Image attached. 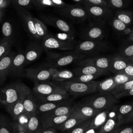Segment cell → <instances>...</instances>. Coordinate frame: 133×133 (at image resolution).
<instances>
[{"instance_id":"1","label":"cell","mask_w":133,"mask_h":133,"mask_svg":"<svg viewBox=\"0 0 133 133\" xmlns=\"http://www.w3.org/2000/svg\"><path fill=\"white\" fill-rule=\"evenodd\" d=\"M30 91V88L22 82L11 83L1 89V103L7 110L14 103Z\"/></svg>"},{"instance_id":"2","label":"cell","mask_w":133,"mask_h":133,"mask_svg":"<svg viewBox=\"0 0 133 133\" xmlns=\"http://www.w3.org/2000/svg\"><path fill=\"white\" fill-rule=\"evenodd\" d=\"M47 51V57L45 63L42 65V68H58L69 65L72 63H75L77 60L86 58L85 55L74 50L66 51L63 52H56L45 50Z\"/></svg>"},{"instance_id":"3","label":"cell","mask_w":133,"mask_h":133,"mask_svg":"<svg viewBox=\"0 0 133 133\" xmlns=\"http://www.w3.org/2000/svg\"><path fill=\"white\" fill-rule=\"evenodd\" d=\"M55 83L63 88L70 95L78 97L98 92L97 87L100 81H92L88 83H82L66 81Z\"/></svg>"},{"instance_id":"4","label":"cell","mask_w":133,"mask_h":133,"mask_svg":"<svg viewBox=\"0 0 133 133\" xmlns=\"http://www.w3.org/2000/svg\"><path fill=\"white\" fill-rule=\"evenodd\" d=\"M81 102L101 111L117 105L119 99L116 98L110 92H97L85 97Z\"/></svg>"},{"instance_id":"5","label":"cell","mask_w":133,"mask_h":133,"mask_svg":"<svg viewBox=\"0 0 133 133\" xmlns=\"http://www.w3.org/2000/svg\"><path fill=\"white\" fill-rule=\"evenodd\" d=\"M110 49L108 43L104 40H81L76 43L74 50L88 57L98 56L108 51Z\"/></svg>"},{"instance_id":"6","label":"cell","mask_w":133,"mask_h":133,"mask_svg":"<svg viewBox=\"0 0 133 133\" xmlns=\"http://www.w3.org/2000/svg\"><path fill=\"white\" fill-rule=\"evenodd\" d=\"M105 24V23L95 21L90 23L81 30V40L103 41L106 36Z\"/></svg>"},{"instance_id":"7","label":"cell","mask_w":133,"mask_h":133,"mask_svg":"<svg viewBox=\"0 0 133 133\" xmlns=\"http://www.w3.org/2000/svg\"><path fill=\"white\" fill-rule=\"evenodd\" d=\"M41 44L45 50L54 49L66 51L74 50L76 44L74 41L64 40L49 33L41 40Z\"/></svg>"},{"instance_id":"8","label":"cell","mask_w":133,"mask_h":133,"mask_svg":"<svg viewBox=\"0 0 133 133\" xmlns=\"http://www.w3.org/2000/svg\"><path fill=\"white\" fill-rule=\"evenodd\" d=\"M57 10L62 16L75 23L83 22L88 18L84 6L79 4H66L62 8Z\"/></svg>"},{"instance_id":"9","label":"cell","mask_w":133,"mask_h":133,"mask_svg":"<svg viewBox=\"0 0 133 133\" xmlns=\"http://www.w3.org/2000/svg\"><path fill=\"white\" fill-rule=\"evenodd\" d=\"M88 18L95 22L106 23L113 17L112 9L108 6L84 5Z\"/></svg>"},{"instance_id":"10","label":"cell","mask_w":133,"mask_h":133,"mask_svg":"<svg viewBox=\"0 0 133 133\" xmlns=\"http://www.w3.org/2000/svg\"><path fill=\"white\" fill-rule=\"evenodd\" d=\"M32 92L36 98L46 96L55 93L67 92L63 88L50 81L47 82L34 83Z\"/></svg>"},{"instance_id":"11","label":"cell","mask_w":133,"mask_h":133,"mask_svg":"<svg viewBox=\"0 0 133 133\" xmlns=\"http://www.w3.org/2000/svg\"><path fill=\"white\" fill-rule=\"evenodd\" d=\"M39 17L44 23L57 28L64 33L75 36V30L68 21L51 15H40Z\"/></svg>"},{"instance_id":"12","label":"cell","mask_w":133,"mask_h":133,"mask_svg":"<svg viewBox=\"0 0 133 133\" xmlns=\"http://www.w3.org/2000/svg\"><path fill=\"white\" fill-rule=\"evenodd\" d=\"M55 69L52 68H28L25 69V74L28 78L34 83L47 82L51 79Z\"/></svg>"},{"instance_id":"13","label":"cell","mask_w":133,"mask_h":133,"mask_svg":"<svg viewBox=\"0 0 133 133\" xmlns=\"http://www.w3.org/2000/svg\"><path fill=\"white\" fill-rule=\"evenodd\" d=\"M111 56H95L77 60L74 63L78 66L91 65L107 70L110 72Z\"/></svg>"},{"instance_id":"14","label":"cell","mask_w":133,"mask_h":133,"mask_svg":"<svg viewBox=\"0 0 133 133\" xmlns=\"http://www.w3.org/2000/svg\"><path fill=\"white\" fill-rule=\"evenodd\" d=\"M17 12L22 21L23 26L28 35L35 40L39 41L37 35L34 21V17H32L30 12L24 7L14 6Z\"/></svg>"},{"instance_id":"15","label":"cell","mask_w":133,"mask_h":133,"mask_svg":"<svg viewBox=\"0 0 133 133\" xmlns=\"http://www.w3.org/2000/svg\"><path fill=\"white\" fill-rule=\"evenodd\" d=\"M16 122L22 125L29 133H37L43 127L39 116L37 113L29 116L24 113Z\"/></svg>"},{"instance_id":"16","label":"cell","mask_w":133,"mask_h":133,"mask_svg":"<svg viewBox=\"0 0 133 133\" xmlns=\"http://www.w3.org/2000/svg\"><path fill=\"white\" fill-rule=\"evenodd\" d=\"M25 57L24 52L19 51L16 54L11 66L9 75L12 77L25 76Z\"/></svg>"},{"instance_id":"17","label":"cell","mask_w":133,"mask_h":133,"mask_svg":"<svg viewBox=\"0 0 133 133\" xmlns=\"http://www.w3.org/2000/svg\"><path fill=\"white\" fill-rule=\"evenodd\" d=\"M115 106L111 109L107 121L101 127L98 133H113L120 126Z\"/></svg>"},{"instance_id":"18","label":"cell","mask_w":133,"mask_h":133,"mask_svg":"<svg viewBox=\"0 0 133 133\" xmlns=\"http://www.w3.org/2000/svg\"><path fill=\"white\" fill-rule=\"evenodd\" d=\"M44 50V47L41 44L36 42L29 43L24 51L25 65L37 60L41 56Z\"/></svg>"},{"instance_id":"19","label":"cell","mask_w":133,"mask_h":133,"mask_svg":"<svg viewBox=\"0 0 133 133\" xmlns=\"http://www.w3.org/2000/svg\"><path fill=\"white\" fill-rule=\"evenodd\" d=\"M16 52L11 51L9 54L0 59V83L2 85L9 73Z\"/></svg>"},{"instance_id":"20","label":"cell","mask_w":133,"mask_h":133,"mask_svg":"<svg viewBox=\"0 0 133 133\" xmlns=\"http://www.w3.org/2000/svg\"><path fill=\"white\" fill-rule=\"evenodd\" d=\"M73 111L86 120L94 117L98 113L101 112L81 101L73 104Z\"/></svg>"},{"instance_id":"21","label":"cell","mask_w":133,"mask_h":133,"mask_svg":"<svg viewBox=\"0 0 133 133\" xmlns=\"http://www.w3.org/2000/svg\"><path fill=\"white\" fill-rule=\"evenodd\" d=\"M129 64H130L129 59L122 57L117 53L111 56L110 71L114 74L119 73L123 70Z\"/></svg>"},{"instance_id":"22","label":"cell","mask_w":133,"mask_h":133,"mask_svg":"<svg viewBox=\"0 0 133 133\" xmlns=\"http://www.w3.org/2000/svg\"><path fill=\"white\" fill-rule=\"evenodd\" d=\"M23 103L25 113L31 116L36 113L37 108L38 105V100L33 94L32 90L28 92L23 97Z\"/></svg>"},{"instance_id":"23","label":"cell","mask_w":133,"mask_h":133,"mask_svg":"<svg viewBox=\"0 0 133 133\" xmlns=\"http://www.w3.org/2000/svg\"><path fill=\"white\" fill-rule=\"evenodd\" d=\"M71 99L59 102H48L38 103L36 113L39 116L48 111H51L59 107L67 105H72Z\"/></svg>"},{"instance_id":"24","label":"cell","mask_w":133,"mask_h":133,"mask_svg":"<svg viewBox=\"0 0 133 133\" xmlns=\"http://www.w3.org/2000/svg\"><path fill=\"white\" fill-rule=\"evenodd\" d=\"M86 120V119L73 111V113L70 117L63 123L57 128V130H60L61 132L67 131L72 129L75 126Z\"/></svg>"},{"instance_id":"25","label":"cell","mask_w":133,"mask_h":133,"mask_svg":"<svg viewBox=\"0 0 133 133\" xmlns=\"http://www.w3.org/2000/svg\"><path fill=\"white\" fill-rule=\"evenodd\" d=\"M73 105L63 106L45 113L39 116L41 121H42L57 116L68 115L73 111Z\"/></svg>"},{"instance_id":"26","label":"cell","mask_w":133,"mask_h":133,"mask_svg":"<svg viewBox=\"0 0 133 133\" xmlns=\"http://www.w3.org/2000/svg\"><path fill=\"white\" fill-rule=\"evenodd\" d=\"M72 71L75 76L85 74H100L104 75L110 73V72L107 70L91 65L78 66L74 68Z\"/></svg>"},{"instance_id":"27","label":"cell","mask_w":133,"mask_h":133,"mask_svg":"<svg viewBox=\"0 0 133 133\" xmlns=\"http://www.w3.org/2000/svg\"><path fill=\"white\" fill-rule=\"evenodd\" d=\"M66 4L63 0H33V6L39 9L51 7L58 9Z\"/></svg>"},{"instance_id":"28","label":"cell","mask_w":133,"mask_h":133,"mask_svg":"<svg viewBox=\"0 0 133 133\" xmlns=\"http://www.w3.org/2000/svg\"><path fill=\"white\" fill-rule=\"evenodd\" d=\"M24 96L20 98L16 102L14 103L7 110V112L11 115L13 121H17L19 117L25 113L23 103V99Z\"/></svg>"},{"instance_id":"29","label":"cell","mask_w":133,"mask_h":133,"mask_svg":"<svg viewBox=\"0 0 133 133\" xmlns=\"http://www.w3.org/2000/svg\"><path fill=\"white\" fill-rule=\"evenodd\" d=\"M72 113H73V111L70 114L66 115L57 116V117L49 118L46 120L42 121L41 123L42 124V127L44 128L52 127L57 129V128L63 123H64L66 120H67L70 117V116L71 115Z\"/></svg>"},{"instance_id":"30","label":"cell","mask_w":133,"mask_h":133,"mask_svg":"<svg viewBox=\"0 0 133 133\" xmlns=\"http://www.w3.org/2000/svg\"><path fill=\"white\" fill-rule=\"evenodd\" d=\"M75 76L73 71L68 70H58L56 69L51 77V79L55 82H64L72 79Z\"/></svg>"},{"instance_id":"31","label":"cell","mask_w":133,"mask_h":133,"mask_svg":"<svg viewBox=\"0 0 133 133\" xmlns=\"http://www.w3.org/2000/svg\"><path fill=\"white\" fill-rule=\"evenodd\" d=\"M114 16L128 26L133 25V12L129 10L119 9L114 14Z\"/></svg>"},{"instance_id":"32","label":"cell","mask_w":133,"mask_h":133,"mask_svg":"<svg viewBox=\"0 0 133 133\" xmlns=\"http://www.w3.org/2000/svg\"><path fill=\"white\" fill-rule=\"evenodd\" d=\"M70 95L68 93H55L37 98L40 103L48 102H59L70 100Z\"/></svg>"},{"instance_id":"33","label":"cell","mask_w":133,"mask_h":133,"mask_svg":"<svg viewBox=\"0 0 133 133\" xmlns=\"http://www.w3.org/2000/svg\"><path fill=\"white\" fill-rule=\"evenodd\" d=\"M116 86L117 84L113 76L110 77L100 82L97 87V91L100 92H111Z\"/></svg>"},{"instance_id":"34","label":"cell","mask_w":133,"mask_h":133,"mask_svg":"<svg viewBox=\"0 0 133 133\" xmlns=\"http://www.w3.org/2000/svg\"><path fill=\"white\" fill-rule=\"evenodd\" d=\"M111 109L104 110L98 113L94 117H93L92 123L89 127L96 128H101L107 121Z\"/></svg>"},{"instance_id":"35","label":"cell","mask_w":133,"mask_h":133,"mask_svg":"<svg viewBox=\"0 0 133 133\" xmlns=\"http://www.w3.org/2000/svg\"><path fill=\"white\" fill-rule=\"evenodd\" d=\"M117 114L119 119L120 123L123 119H124L132 110L133 109V102L127 103L121 105H116L115 106Z\"/></svg>"},{"instance_id":"36","label":"cell","mask_w":133,"mask_h":133,"mask_svg":"<svg viewBox=\"0 0 133 133\" xmlns=\"http://www.w3.org/2000/svg\"><path fill=\"white\" fill-rule=\"evenodd\" d=\"M3 37L14 42L15 38V31L12 24L8 21L4 22L2 26Z\"/></svg>"},{"instance_id":"37","label":"cell","mask_w":133,"mask_h":133,"mask_svg":"<svg viewBox=\"0 0 133 133\" xmlns=\"http://www.w3.org/2000/svg\"><path fill=\"white\" fill-rule=\"evenodd\" d=\"M34 21L35 31L39 41H41L49 33L48 29L44 23L39 19L34 17Z\"/></svg>"},{"instance_id":"38","label":"cell","mask_w":133,"mask_h":133,"mask_svg":"<svg viewBox=\"0 0 133 133\" xmlns=\"http://www.w3.org/2000/svg\"><path fill=\"white\" fill-rule=\"evenodd\" d=\"M132 89H133V79L116 86L111 92L116 98L118 99L122 94Z\"/></svg>"},{"instance_id":"39","label":"cell","mask_w":133,"mask_h":133,"mask_svg":"<svg viewBox=\"0 0 133 133\" xmlns=\"http://www.w3.org/2000/svg\"><path fill=\"white\" fill-rule=\"evenodd\" d=\"M117 54L130 60L133 57V42H127L123 44Z\"/></svg>"},{"instance_id":"40","label":"cell","mask_w":133,"mask_h":133,"mask_svg":"<svg viewBox=\"0 0 133 133\" xmlns=\"http://www.w3.org/2000/svg\"><path fill=\"white\" fill-rule=\"evenodd\" d=\"M109 23L114 30L119 33H124L125 31L130 27L119 20L114 16H113L112 19L110 20Z\"/></svg>"},{"instance_id":"41","label":"cell","mask_w":133,"mask_h":133,"mask_svg":"<svg viewBox=\"0 0 133 133\" xmlns=\"http://www.w3.org/2000/svg\"><path fill=\"white\" fill-rule=\"evenodd\" d=\"M14 42L6 38H2L0 42V59L9 54L11 51V47Z\"/></svg>"},{"instance_id":"42","label":"cell","mask_w":133,"mask_h":133,"mask_svg":"<svg viewBox=\"0 0 133 133\" xmlns=\"http://www.w3.org/2000/svg\"><path fill=\"white\" fill-rule=\"evenodd\" d=\"M93 118L86 120L75 126L72 129L65 131L66 133H84L91 125Z\"/></svg>"},{"instance_id":"43","label":"cell","mask_w":133,"mask_h":133,"mask_svg":"<svg viewBox=\"0 0 133 133\" xmlns=\"http://www.w3.org/2000/svg\"><path fill=\"white\" fill-rule=\"evenodd\" d=\"M0 133H14L11 122L2 114L0 116Z\"/></svg>"},{"instance_id":"44","label":"cell","mask_w":133,"mask_h":133,"mask_svg":"<svg viewBox=\"0 0 133 133\" xmlns=\"http://www.w3.org/2000/svg\"><path fill=\"white\" fill-rule=\"evenodd\" d=\"M102 76L100 74H85L76 75L72 79L69 80L73 82H82V83H88L92 81H95V79Z\"/></svg>"},{"instance_id":"45","label":"cell","mask_w":133,"mask_h":133,"mask_svg":"<svg viewBox=\"0 0 133 133\" xmlns=\"http://www.w3.org/2000/svg\"><path fill=\"white\" fill-rule=\"evenodd\" d=\"M108 5L112 9H121L127 7V0H107Z\"/></svg>"},{"instance_id":"46","label":"cell","mask_w":133,"mask_h":133,"mask_svg":"<svg viewBox=\"0 0 133 133\" xmlns=\"http://www.w3.org/2000/svg\"><path fill=\"white\" fill-rule=\"evenodd\" d=\"M113 133H133V123L120 125Z\"/></svg>"},{"instance_id":"47","label":"cell","mask_w":133,"mask_h":133,"mask_svg":"<svg viewBox=\"0 0 133 133\" xmlns=\"http://www.w3.org/2000/svg\"><path fill=\"white\" fill-rule=\"evenodd\" d=\"M14 6L27 8L33 5V0H11Z\"/></svg>"},{"instance_id":"48","label":"cell","mask_w":133,"mask_h":133,"mask_svg":"<svg viewBox=\"0 0 133 133\" xmlns=\"http://www.w3.org/2000/svg\"><path fill=\"white\" fill-rule=\"evenodd\" d=\"M11 125L14 133H29V132L21 124L16 121H12Z\"/></svg>"},{"instance_id":"49","label":"cell","mask_w":133,"mask_h":133,"mask_svg":"<svg viewBox=\"0 0 133 133\" xmlns=\"http://www.w3.org/2000/svg\"><path fill=\"white\" fill-rule=\"evenodd\" d=\"M11 3V0H0V21L2 22L6 8Z\"/></svg>"},{"instance_id":"50","label":"cell","mask_w":133,"mask_h":133,"mask_svg":"<svg viewBox=\"0 0 133 133\" xmlns=\"http://www.w3.org/2000/svg\"><path fill=\"white\" fill-rule=\"evenodd\" d=\"M84 5L108 6L107 0H84Z\"/></svg>"},{"instance_id":"51","label":"cell","mask_w":133,"mask_h":133,"mask_svg":"<svg viewBox=\"0 0 133 133\" xmlns=\"http://www.w3.org/2000/svg\"><path fill=\"white\" fill-rule=\"evenodd\" d=\"M132 123H133V109L131 112L120 123V125Z\"/></svg>"},{"instance_id":"52","label":"cell","mask_w":133,"mask_h":133,"mask_svg":"<svg viewBox=\"0 0 133 133\" xmlns=\"http://www.w3.org/2000/svg\"><path fill=\"white\" fill-rule=\"evenodd\" d=\"M119 73H124L133 77V64H129L123 70Z\"/></svg>"},{"instance_id":"53","label":"cell","mask_w":133,"mask_h":133,"mask_svg":"<svg viewBox=\"0 0 133 133\" xmlns=\"http://www.w3.org/2000/svg\"><path fill=\"white\" fill-rule=\"evenodd\" d=\"M37 133H57V129L52 127H42Z\"/></svg>"},{"instance_id":"54","label":"cell","mask_w":133,"mask_h":133,"mask_svg":"<svg viewBox=\"0 0 133 133\" xmlns=\"http://www.w3.org/2000/svg\"><path fill=\"white\" fill-rule=\"evenodd\" d=\"M128 96H133V89L129 90L124 93H123V94H122L118 98V99L125 97H128Z\"/></svg>"},{"instance_id":"55","label":"cell","mask_w":133,"mask_h":133,"mask_svg":"<svg viewBox=\"0 0 133 133\" xmlns=\"http://www.w3.org/2000/svg\"><path fill=\"white\" fill-rule=\"evenodd\" d=\"M100 128H90L88 127V128L86 130L84 133H98Z\"/></svg>"},{"instance_id":"56","label":"cell","mask_w":133,"mask_h":133,"mask_svg":"<svg viewBox=\"0 0 133 133\" xmlns=\"http://www.w3.org/2000/svg\"><path fill=\"white\" fill-rule=\"evenodd\" d=\"M128 35V37L126 39L127 42H133V27L130 28V32Z\"/></svg>"},{"instance_id":"57","label":"cell","mask_w":133,"mask_h":133,"mask_svg":"<svg viewBox=\"0 0 133 133\" xmlns=\"http://www.w3.org/2000/svg\"><path fill=\"white\" fill-rule=\"evenodd\" d=\"M129 61H130V64H133V57L129 60Z\"/></svg>"},{"instance_id":"58","label":"cell","mask_w":133,"mask_h":133,"mask_svg":"<svg viewBox=\"0 0 133 133\" xmlns=\"http://www.w3.org/2000/svg\"><path fill=\"white\" fill-rule=\"evenodd\" d=\"M60 133H66V132H61Z\"/></svg>"}]
</instances>
